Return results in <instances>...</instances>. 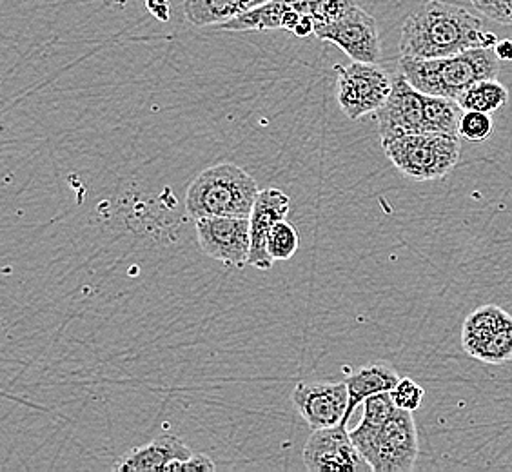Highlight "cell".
I'll return each mask as SVG.
<instances>
[{
    "mask_svg": "<svg viewBox=\"0 0 512 472\" xmlns=\"http://www.w3.org/2000/svg\"><path fill=\"white\" fill-rule=\"evenodd\" d=\"M498 37L463 6L429 0L402 26L400 53L414 59H438L476 48H494Z\"/></svg>",
    "mask_w": 512,
    "mask_h": 472,
    "instance_id": "obj_1",
    "label": "cell"
},
{
    "mask_svg": "<svg viewBox=\"0 0 512 472\" xmlns=\"http://www.w3.org/2000/svg\"><path fill=\"white\" fill-rule=\"evenodd\" d=\"M398 66L418 91L454 100L476 82L498 79L500 75V59L494 48H476L438 59L402 57Z\"/></svg>",
    "mask_w": 512,
    "mask_h": 472,
    "instance_id": "obj_2",
    "label": "cell"
},
{
    "mask_svg": "<svg viewBox=\"0 0 512 472\" xmlns=\"http://www.w3.org/2000/svg\"><path fill=\"white\" fill-rule=\"evenodd\" d=\"M255 178L235 164L202 171L188 187L186 209L193 220L206 217H251L258 197Z\"/></svg>",
    "mask_w": 512,
    "mask_h": 472,
    "instance_id": "obj_3",
    "label": "cell"
},
{
    "mask_svg": "<svg viewBox=\"0 0 512 472\" xmlns=\"http://www.w3.org/2000/svg\"><path fill=\"white\" fill-rule=\"evenodd\" d=\"M385 157L405 177L431 182L451 173L462 157V140L442 133H416L382 140Z\"/></svg>",
    "mask_w": 512,
    "mask_h": 472,
    "instance_id": "obj_4",
    "label": "cell"
},
{
    "mask_svg": "<svg viewBox=\"0 0 512 472\" xmlns=\"http://www.w3.org/2000/svg\"><path fill=\"white\" fill-rule=\"evenodd\" d=\"M358 451L375 472H409L420 453L413 413L398 409L376 431H349Z\"/></svg>",
    "mask_w": 512,
    "mask_h": 472,
    "instance_id": "obj_5",
    "label": "cell"
},
{
    "mask_svg": "<svg viewBox=\"0 0 512 472\" xmlns=\"http://www.w3.org/2000/svg\"><path fill=\"white\" fill-rule=\"evenodd\" d=\"M338 73V104L351 120L376 113L393 91L391 77L382 66L369 62H353L336 66Z\"/></svg>",
    "mask_w": 512,
    "mask_h": 472,
    "instance_id": "obj_6",
    "label": "cell"
},
{
    "mask_svg": "<svg viewBox=\"0 0 512 472\" xmlns=\"http://www.w3.org/2000/svg\"><path fill=\"white\" fill-rule=\"evenodd\" d=\"M463 351L485 364L512 360V316L498 305H483L465 318Z\"/></svg>",
    "mask_w": 512,
    "mask_h": 472,
    "instance_id": "obj_7",
    "label": "cell"
},
{
    "mask_svg": "<svg viewBox=\"0 0 512 472\" xmlns=\"http://www.w3.org/2000/svg\"><path fill=\"white\" fill-rule=\"evenodd\" d=\"M315 37L335 44L349 59L356 62L378 64L382 57V44L376 20L356 2L338 19L315 28Z\"/></svg>",
    "mask_w": 512,
    "mask_h": 472,
    "instance_id": "obj_8",
    "label": "cell"
},
{
    "mask_svg": "<svg viewBox=\"0 0 512 472\" xmlns=\"http://www.w3.org/2000/svg\"><path fill=\"white\" fill-rule=\"evenodd\" d=\"M304 465L311 472L373 471L358 451L344 423L315 429L304 447Z\"/></svg>",
    "mask_w": 512,
    "mask_h": 472,
    "instance_id": "obj_9",
    "label": "cell"
},
{
    "mask_svg": "<svg viewBox=\"0 0 512 472\" xmlns=\"http://www.w3.org/2000/svg\"><path fill=\"white\" fill-rule=\"evenodd\" d=\"M375 115L382 140L427 133V95L398 73L389 99Z\"/></svg>",
    "mask_w": 512,
    "mask_h": 472,
    "instance_id": "obj_10",
    "label": "cell"
},
{
    "mask_svg": "<svg viewBox=\"0 0 512 472\" xmlns=\"http://www.w3.org/2000/svg\"><path fill=\"white\" fill-rule=\"evenodd\" d=\"M198 246L209 258L229 267H246L251 249V222L244 217L198 218Z\"/></svg>",
    "mask_w": 512,
    "mask_h": 472,
    "instance_id": "obj_11",
    "label": "cell"
},
{
    "mask_svg": "<svg viewBox=\"0 0 512 472\" xmlns=\"http://www.w3.org/2000/svg\"><path fill=\"white\" fill-rule=\"evenodd\" d=\"M291 402L311 429L333 427L345 422L349 389L345 382H300L291 394Z\"/></svg>",
    "mask_w": 512,
    "mask_h": 472,
    "instance_id": "obj_12",
    "label": "cell"
},
{
    "mask_svg": "<svg viewBox=\"0 0 512 472\" xmlns=\"http://www.w3.org/2000/svg\"><path fill=\"white\" fill-rule=\"evenodd\" d=\"M291 209V200L284 191L269 187L258 193L256 197L255 207L251 211V249H249V258H247V266L256 267L267 271L273 266V258L267 253V236L271 227L276 222L286 220Z\"/></svg>",
    "mask_w": 512,
    "mask_h": 472,
    "instance_id": "obj_13",
    "label": "cell"
},
{
    "mask_svg": "<svg viewBox=\"0 0 512 472\" xmlns=\"http://www.w3.org/2000/svg\"><path fill=\"white\" fill-rule=\"evenodd\" d=\"M193 451L177 436H158L144 447H138L124 454L119 462L113 465V471L144 472L164 471L166 465L175 460H188Z\"/></svg>",
    "mask_w": 512,
    "mask_h": 472,
    "instance_id": "obj_14",
    "label": "cell"
},
{
    "mask_svg": "<svg viewBox=\"0 0 512 472\" xmlns=\"http://www.w3.org/2000/svg\"><path fill=\"white\" fill-rule=\"evenodd\" d=\"M400 382V376L393 367L385 364L365 365L356 373H351L345 378V384L349 389V407L345 414V425L355 413L356 407L364 404L365 400L373 394L391 393L396 384Z\"/></svg>",
    "mask_w": 512,
    "mask_h": 472,
    "instance_id": "obj_15",
    "label": "cell"
},
{
    "mask_svg": "<svg viewBox=\"0 0 512 472\" xmlns=\"http://www.w3.org/2000/svg\"><path fill=\"white\" fill-rule=\"evenodd\" d=\"M269 0H184V15L197 28L224 24Z\"/></svg>",
    "mask_w": 512,
    "mask_h": 472,
    "instance_id": "obj_16",
    "label": "cell"
},
{
    "mask_svg": "<svg viewBox=\"0 0 512 472\" xmlns=\"http://www.w3.org/2000/svg\"><path fill=\"white\" fill-rule=\"evenodd\" d=\"M289 8V0H269L255 10L246 11L235 19L220 24L218 28L224 31L284 30V19Z\"/></svg>",
    "mask_w": 512,
    "mask_h": 472,
    "instance_id": "obj_17",
    "label": "cell"
},
{
    "mask_svg": "<svg viewBox=\"0 0 512 472\" xmlns=\"http://www.w3.org/2000/svg\"><path fill=\"white\" fill-rule=\"evenodd\" d=\"M509 100V89L503 86L502 82L496 79L480 80L471 88L465 89L458 97V104L465 111H483V113H494L502 109Z\"/></svg>",
    "mask_w": 512,
    "mask_h": 472,
    "instance_id": "obj_18",
    "label": "cell"
},
{
    "mask_svg": "<svg viewBox=\"0 0 512 472\" xmlns=\"http://www.w3.org/2000/svg\"><path fill=\"white\" fill-rule=\"evenodd\" d=\"M300 246V238L295 226L287 220L276 222L267 236V253L273 260H291Z\"/></svg>",
    "mask_w": 512,
    "mask_h": 472,
    "instance_id": "obj_19",
    "label": "cell"
},
{
    "mask_svg": "<svg viewBox=\"0 0 512 472\" xmlns=\"http://www.w3.org/2000/svg\"><path fill=\"white\" fill-rule=\"evenodd\" d=\"M394 411H396V405H394L391 393L369 396L364 402V416L356 425L355 431L365 433V431L380 429L393 416Z\"/></svg>",
    "mask_w": 512,
    "mask_h": 472,
    "instance_id": "obj_20",
    "label": "cell"
},
{
    "mask_svg": "<svg viewBox=\"0 0 512 472\" xmlns=\"http://www.w3.org/2000/svg\"><path fill=\"white\" fill-rule=\"evenodd\" d=\"M493 118L483 111H465L460 120L458 135L469 142H485L493 133Z\"/></svg>",
    "mask_w": 512,
    "mask_h": 472,
    "instance_id": "obj_21",
    "label": "cell"
},
{
    "mask_svg": "<svg viewBox=\"0 0 512 472\" xmlns=\"http://www.w3.org/2000/svg\"><path fill=\"white\" fill-rule=\"evenodd\" d=\"M391 396H393L394 405L398 409L414 413L422 407L425 391L422 385L416 384L411 378H400V382L391 391Z\"/></svg>",
    "mask_w": 512,
    "mask_h": 472,
    "instance_id": "obj_22",
    "label": "cell"
},
{
    "mask_svg": "<svg viewBox=\"0 0 512 472\" xmlns=\"http://www.w3.org/2000/svg\"><path fill=\"white\" fill-rule=\"evenodd\" d=\"M474 8L498 24H512V0H471Z\"/></svg>",
    "mask_w": 512,
    "mask_h": 472,
    "instance_id": "obj_23",
    "label": "cell"
},
{
    "mask_svg": "<svg viewBox=\"0 0 512 472\" xmlns=\"http://www.w3.org/2000/svg\"><path fill=\"white\" fill-rule=\"evenodd\" d=\"M164 471H215V463L211 462V458L206 454H193L188 460H175L168 463Z\"/></svg>",
    "mask_w": 512,
    "mask_h": 472,
    "instance_id": "obj_24",
    "label": "cell"
},
{
    "mask_svg": "<svg viewBox=\"0 0 512 472\" xmlns=\"http://www.w3.org/2000/svg\"><path fill=\"white\" fill-rule=\"evenodd\" d=\"M149 13L160 20V22H168L171 19V8H169V0H144Z\"/></svg>",
    "mask_w": 512,
    "mask_h": 472,
    "instance_id": "obj_25",
    "label": "cell"
},
{
    "mask_svg": "<svg viewBox=\"0 0 512 472\" xmlns=\"http://www.w3.org/2000/svg\"><path fill=\"white\" fill-rule=\"evenodd\" d=\"M494 53L502 62H512V40H498L496 46H494Z\"/></svg>",
    "mask_w": 512,
    "mask_h": 472,
    "instance_id": "obj_26",
    "label": "cell"
}]
</instances>
